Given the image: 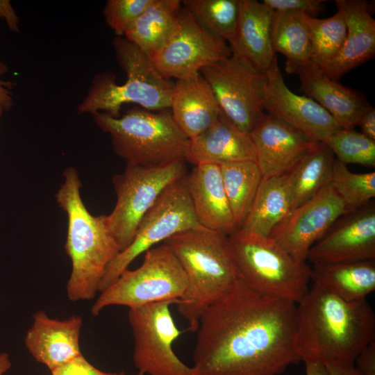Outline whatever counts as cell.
Listing matches in <instances>:
<instances>
[{"instance_id": "obj_1", "label": "cell", "mask_w": 375, "mask_h": 375, "mask_svg": "<svg viewBox=\"0 0 375 375\" xmlns=\"http://www.w3.org/2000/svg\"><path fill=\"white\" fill-rule=\"evenodd\" d=\"M296 303L259 293L238 277L202 313L193 367L198 375H279L301 361Z\"/></svg>"}, {"instance_id": "obj_2", "label": "cell", "mask_w": 375, "mask_h": 375, "mask_svg": "<svg viewBox=\"0 0 375 375\" xmlns=\"http://www.w3.org/2000/svg\"><path fill=\"white\" fill-rule=\"evenodd\" d=\"M297 306L295 348L304 362L354 365L375 340V315L367 299L347 301L313 283Z\"/></svg>"}, {"instance_id": "obj_3", "label": "cell", "mask_w": 375, "mask_h": 375, "mask_svg": "<svg viewBox=\"0 0 375 375\" xmlns=\"http://www.w3.org/2000/svg\"><path fill=\"white\" fill-rule=\"evenodd\" d=\"M55 197L67 216L65 251L72 262L67 283L69 301H89L99 292V286L108 264L119 252L108 225L107 215L94 216L84 205L81 181L76 169L68 167Z\"/></svg>"}, {"instance_id": "obj_4", "label": "cell", "mask_w": 375, "mask_h": 375, "mask_svg": "<svg viewBox=\"0 0 375 375\" xmlns=\"http://www.w3.org/2000/svg\"><path fill=\"white\" fill-rule=\"evenodd\" d=\"M182 267L188 280L184 297L176 304L196 333L205 310L222 297L238 278L228 238L205 228L175 234L163 242Z\"/></svg>"}, {"instance_id": "obj_5", "label": "cell", "mask_w": 375, "mask_h": 375, "mask_svg": "<svg viewBox=\"0 0 375 375\" xmlns=\"http://www.w3.org/2000/svg\"><path fill=\"white\" fill-rule=\"evenodd\" d=\"M112 46L126 81L117 84L115 74L110 72L96 74L78 106V112H106L117 118L122 106L129 103L149 110L169 108L174 82L164 78L151 59L126 38L115 36Z\"/></svg>"}, {"instance_id": "obj_6", "label": "cell", "mask_w": 375, "mask_h": 375, "mask_svg": "<svg viewBox=\"0 0 375 375\" xmlns=\"http://www.w3.org/2000/svg\"><path fill=\"white\" fill-rule=\"evenodd\" d=\"M92 116L96 125L110 135L115 153L126 164L153 167L185 158L189 138L169 108L156 112L134 108L117 118L106 112Z\"/></svg>"}, {"instance_id": "obj_7", "label": "cell", "mask_w": 375, "mask_h": 375, "mask_svg": "<svg viewBox=\"0 0 375 375\" xmlns=\"http://www.w3.org/2000/svg\"><path fill=\"white\" fill-rule=\"evenodd\" d=\"M228 242L238 273L252 290L297 304L309 290L312 271L272 239L240 230Z\"/></svg>"}, {"instance_id": "obj_8", "label": "cell", "mask_w": 375, "mask_h": 375, "mask_svg": "<svg viewBox=\"0 0 375 375\" xmlns=\"http://www.w3.org/2000/svg\"><path fill=\"white\" fill-rule=\"evenodd\" d=\"M188 288L186 275L169 247L165 243L145 252L141 265L126 269L111 285L100 292L91 308L97 316L110 306L129 309L161 301L176 305L184 297Z\"/></svg>"}, {"instance_id": "obj_9", "label": "cell", "mask_w": 375, "mask_h": 375, "mask_svg": "<svg viewBox=\"0 0 375 375\" xmlns=\"http://www.w3.org/2000/svg\"><path fill=\"white\" fill-rule=\"evenodd\" d=\"M185 173V160L178 159L153 167L126 164L123 173L113 176L117 201L107 220L119 251L131 243L141 220L162 192Z\"/></svg>"}, {"instance_id": "obj_10", "label": "cell", "mask_w": 375, "mask_h": 375, "mask_svg": "<svg viewBox=\"0 0 375 375\" xmlns=\"http://www.w3.org/2000/svg\"><path fill=\"white\" fill-rule=\"evenodd\" d=\"M203 228L196 218L186 187V176L169 185L141 220L131 243L107 266L99 286L101 292L140 254L178 233Z\"/></svg>"}, {"instance_id": "obj_11", "label": "cell", "mask_w": 375, "mask_h": 375, "mask_svg": "<svg viewBox=\"0 0 375 375\" xmlns=\"http://www.w3.org/2000/svg\"><path fill=\"white\" fill-rule=\"evenodd\" d=\"M167 301L129 309L133 338V362L144 375H198L175 353L173 344L183 333L176 325Z\"/></svg>"}, {"instance_id": "obj_12", "label": "cell", "mask_w": 375, "mask_h": 375, "mask_svg": "<svg viewBox=\"0 0 375 375\" xmlns=\"http://www.w3.org/2000/svg\"><path fill=\"white\" fill-rule=\"evenodd\" d=\"M222 114L240 131L250 134L264 115L265 75L245 60L231 55L203 68Z\"/></svg>"}, {"instance_id": "obj_13", "label": "cell", "mask_w": 375, "mask_h": 375, "mask_svg": "<svg viewBox=\"0 0 375 375\" xmlns=\"http://www.w3.org/2000/svg\"><path fill=\"white\" fill-rule=\"evenodd\" d=\"M231 56L227 42L206 29L183 7L174 33L151 60L164 78L180 80Z\"/></svg>"}, {"instance_id": "obj_14", "label": "cell", "mask_w": 375, "mask_h": 375, "mask_svg": "<svg viewBox=\"0 0 375 375\" xmlns=\"http://www.w3.org/2000/svg\"><path fill=\"white\" fill-rule=\"evenodd\" d=\"M345 213L344 203L330 183L291 211L269 238L296 260L306 262L311 247Z\"/></svg>"}, {"instance_id": "obj_15", "label": "cell", "mask_w": 375, "mask_h": 375, "mask_svg": "<svg viewBox=\"0 0 375 375\" xmlns=\"http://www.w3.org/2000/svg\"><path fill=\"white\" fill-rule=\"evenodd\" d=\"M264 110L311 140L324 142L341 128L333 117L312 99L298 95L286 85L277 57L265 72Z\"/></svg>"}, {"instance_id": "obj_16", "label": "cell", "mask_w": 375, "mask_h": 375, "mask_svg": "<svg viewBox=\"0 0 375 375\" xmlns=\"http://www.w3.org/2000/svg\"><path fill=\"white\" fill-rule=\"evenodd\" d=\"M375 259V203L346 212L310 249L312 264Z\"/></svg>"}, {"instance_id": "obj_17", "label": "cell", "mask_w": 375, "mask_h": 375, "mask_svg": "<svg viewBox=\"0 0 375 375\" xmlns=\"http://www.w3.org/2000/svg\"><path fill=\"white\" fill-rule=\"evenodd\" d=\"M250 135L262 178L286 174L318 142L268 114Z\"/></svg>"}, {"instance_id": "obj_18", "label": "cell", "mask_w": 375, "mask_h": 375, "mask_svg": "<svg viewBox=\"0 0 375 375\" xmlns=\"http://www.w3.org/2000/svg\"><path fill=\"white\" fill-rule=\"evenodd\" d=\"M82 326L81 316L60 320L38 310L33 314V324L26 333L25 347L37 362L52 371L82 354Z\"/></svg>"}, {"instance_id": "obj_19", "label": "cell", "mask_w": 375, "mask_h": 375, "mask_svg": "<svg viewBox=\"0 0 375 375\" xmlns=\"http://www.w3.org/2000/svg\"><path fill=\"white\" fill-rule=\"evenodd\" d=\"M347 25V36L336 56L321 71L338 81L345 74L372 59L375 54V20L364 0H336Z\"/></svg>"}, {"instance_id": "obj_20", "label": "cell", "mask_w": 375, "mask_h": 375, "mask_svg": "<svg viewBox=\"0 0 375 375\" xmlns=\"http://www.w3.org/2000/svg\"><path fill=\"white\" fill-rule=\"evenodd\" d=\"M186 187L200 226L227 237L237 231L219 165L194 166L186 176Z\"/></svg>"}, {"instance_id": "obj_21", "label": "cell", "mask_w": 375, "mask_h": 375, "mask_svg": "<svg viewBox=\"0 0 375 375\" xmlns=\"http://www.w3.org/2000/svg\"><path fill=\"white\" fill-rule=\"evenodd\" d=\"M185 160L194 166L256 162V152L251 135L238 129L221 112L208 128L189 139Z\"/></svg>"}, {"instance_id": "obj_22", "label": "cell", "mask_w": 375, "mask_h": 375, "mask_svg": "<svg viewBox=\"0 0 375 375\" xmlns=\"http://www.w3.org/2000/svg\"><path fill=\"white\" fill-rule=\"evenodd\" d=\"M274 10L262 2L240 0V15L233 40L229 44L231 55L247 61L265 73L276 57L271 42Z\"/></svg>"}, {"instance_id": "obj_23", "label": "cell", "mask_w": 375, "mask_h": 375, "mask_svg": "<svg viewBox=\"0 0 375 375\" xmlns=\"http://www.w3.org/2000/svg\"><path fill=\"white\" fill-rule=\"evenodd\" d=\"M169 110L189 139L208 128L222 112L210 86L200 73L174 82Z\"/></svg>"}, {"instance_id": "obj_24", "label": "cell", "mask_w": 375, "mask_h": 375, "mask_svg": "<svg viewBox=\"0 0 375 375\" xmlns=\"http://www.w3.org/2000/svg\"><path fill=\"white\" fill-rule=\"evenodd\" d=\"M298 75L304 96L321 106L342 128L353 129L359 117L370 105L360 92L328 78L312 65Z\"/></svg>"}, {"instance_id": "obj_25", "label": "cell", "mask_w": 375, "mask_h": 375, "mask_svg": "<svg viewBox=\"0 0 375 375\" xmlns=\"http://www.w3.org/2000/svg\"><path fill=\"white\" fill-rule=\"evenodd\" d=\"M311 271L314 283L347 301L366 299L375 290V259L312 264Z\"/></svg>"}, {"instance_id": "obj_26", "label": "cell", "mask_w": 375, "mask_h": 375, "mask_svg": "<svg viewBox=\"0 0 375 375\" xmlns=\"http://www.w3.org/2000/svg\"><path fill=\"white\" fill-rule=\"evenodd\" d=\"M333 156L324 142H318L285 174L290 200L289 213L331 183Z\"/></svg>"}, {"instance_id": "obj_27", "label": "cell", "mask_w": 375, "mask_h": 375, "mask_svg": "<svg viewBox=\"0 0 375 375\" xmlns=\"http://www.w3.org/2000/svg\"><path fill=\"white\" fill-rule=\"evenodd\" d=\"M181 5L179 0H153L125 33V38L152 60L174 33Z\"/></svg>"}, {"instance_id": "obj_28", "label": "cell", "mask_w": 375, "mask_h": 375, "mask_svg": "<svg viewBox=\"0 0 375 375\" xmlns=\"http://www.w3.org/2000/svg\"><path fill=\"white\" fill-rule=\"evenodd\" d=\"M306 15L297 12H274L271 42L275 53L285 56V72L297 74L311 65V48Z\"/></svg>"}, {"instance_id": "obj_29", "label": "cell", "mask_w": 375, "mask_h": 375, "mask_svg": "<svg viewBox=\"0 0 375 375\" xmlns=\"http://www.w3.org/2000/svg\"><path fill=\"white\" fill-rule=\"evenodd\" d=\"M290 209L285 175L262 178L251 210L239 230L269 238Z\"/></svg>"}, {"instance_id": "obj_30", "label": "cell", "mask_w": 375, "mask_h": 375, "mask_svg": "<svg viewBox=\"0 0 375 375\" xmlns=\"http://www.w3.org/2000/svg\"><path fill=\"white\" fill-rule=\"evenodd\" d=\"M224 188L239 230L249 214L262 176L256 161L219 165Z\"/></svg>"}, {"instance_id": "obj_31", "label": "cell", "mask_w": 375, "mask_h": 375, "mask_svg": "<svg viewBox=\"0 0 375 375\" xmlns=\"http://www.w3.org/2000/svg\"><path fill=\"white\" fill-rule=\"evenodd\" d=\"M311 48V65L323 69L338 53L347 36V25L342 12L326 19L307 16Z\"/></svg>"}, {"instance_id": "obj_32", "label": "cell", "mask_w": 375, "mask_h": 375, "mask_svg": "<svg viewBox=\"0 0 375 375\" xmlns=\"http://www.w3.org/2000/svg\"><path fill=\"white\" fill-rule=\"evenodd\" d=\"M181 3L208 31L231 44L240 15V0H183Z\"/></svg>"}, {"instance_id": "obj_33", "label": "cell", "mask_w": 375, "mask_h": 375, "mask_svg": "<svg viewBox=\"0 0 375 375\" xmlns=\"http://www.w3.org/2000/svg\"><path fill=\"white\" fill-rule=\"evenodd\" d=\"M331 185L342 199L346 212L356 210L375 197V172L354 173L335 159Z\"/></svg>"}, {"instance_id": "obj_34", "label": "cell", "mask_w": 375, "mask_h": 375, "mask_svg": "<svg viewBox=\"0 0 375 375\" xmlns=\"http://www.w3.org/2000/svg\"><path fill=\"white\" fill-rule=\"evenodd\" d=\"M323 142L337 156V160L347 164L375 167V141L354 129L340 128Z\"/></svg>"}, {"instance_id": "obj_35", "label": "cell", "mask_w": 375, "mask_h": 375, "mask_svg": "<svg viewBox=\"0 0 375 375\" xmlns=\"http://www.w3.org/2000/svg\"><path fill=\"white\" fill-rule=\"evenodd\" d=\"M153 0H108L103 16L116 36L123 37Z\"/></svg>"}, {"instance_id": "obj_36", "label": "cell", "mask_w": 375, "mask_h": 375, "mask_svg": "<svg viewBox=\"0 0 375 375\" xmlns=\"http://www.w3.org/2000/svg\"><path fill=\"white\" fill-rule=\"evenodd\" d=\"M323 0H264L262 3L274 12H297L317 17L323 10Z\"/></svg>"}, {"instance_id": "obj_37", "label": "cell", "mask_w": 375, "mask_h": 375, "mask_svg": "<svg viewBox=\"0 0 375 375\" xmlns=\"http://www.w3.org/2000/svg\"><path fill=\"white\" fill-rule=\"evenodd\" d=\"M51 375H125L124 372H107L92 365L83 356L74 358L51 371Z\"/></svg>"}, {"instance_id": "obj_38", "label": "cell", "mask_w": 375, "mask_h": 375, "mask_svg": "<svg viewBox=\"0 0 375 375\" xmlns=\"http://www.w3.org/2000/svg\"><path fill=\"white\" fill-rule=\"evenodd\" d=\"M354 367L360 375H375V340L358 353Z\"/></svg>"}, {"instance_id": "obj_39", "label": "cell", "mask_w": 375, "mask_h": 375, "mask_svg": "<svg viewBox=\"0 0 375 375\" xmlns=\"http://www.w3.org/2000/svg\"><path fill=\"white\" fill-rule=\"evenodd\" d=\"M356 126L361 133L375 141V108L369 105L359 117Z\"/></svg>"}, {"instance_id": "obj_40", "label": "cell", "mask_w": 375, "mask_h": 375, "mask_svg": "<svg viewBox=\"0 0 375 375\" xmlns=\"http://www.w3.org/2000/svg\"><path fill=\"white\" fill-rule=\"evenodd\" d=\"M8 70V66L0 60V75L6 74ZM13 87L14 83L12 81L0 79V105L4 110H10L14 104L11 92Z\"/></svg>"}, {"instance_id": "obj_41", "label": "cell", "mask_w": 375, "mask_h": 375, "mask_svg": "<svg viewBox=\"0 0 375 375\" xmlns=\"http://www.w3.org/2000/svg\"><path fill=\"white\" fill-rule=\"evenodd\" d=\"M0 18L5 19L10 31L19 32V17L12 7L10 1L0 0Z\"/></svg>"}, {"instance_id": "obj_42", "label": "cell", "mask_w": 375, "mask_h": 375, "mask_svg": "<svg viewBox=\"0 0 375 375\" xmlns=\"http://www.w3.org/2000/svg\"><path fill=\"white\" fill-rule=\"evenodd\" d=\"M330 375H360L354 365H325Z\"/></svg>"}, {"instance_id": "obj_43", "label": "cell", "mask_w": 375, "mask_h": 375, "mask_svg": "<svg viewBox=\"0 0 375 375\" xmlns=\"http://www.w3.org/2000/svg\"><path fill=\"white\" fill-rule=\"evenodd\" d=\"M306 375H330L325 365L316 362H306Z\"/></svg>"}, {"instance_id": "obj_44", "label": "cell", "mask_w": 375, "mask_h": 375, "mask_svg": "<svg viewBox=\"0 0 375 375\" xmlns=\"http://www.w3.org/2000/svg\"><path fill=\"white\" fill-rule=\"evenodd\" d=\"M12 367L10 356L8 353H0V375H3Z\"/></svg>"}, {"instance_id": "obj_45", "label": "cell", "mask_w": 375, "mask_h": 375, "mask_svg": "<svg viewBox=\"0 0 375 375\" xmlns=\"http://www.w3.org/2000/svg\"><path fill=\"white\" fill-rule=\"evenodd\" d=\"M3 111H4V109H3V107L0 105V118H1V116H2Z\"/></svg>"}, {"instance_id": "obj_46", "label": "cell", "mask_w": 375, "mask_h": 375, "mask_svg": "<svg viewBox=\"0 0 375 375\" xmlns=\"http://www.w3.org/2000/svg\"><path fill=\"white\" fill-rule=\"evenodd\" d=\"M133 375H144V374H142V373H140V372H137L136 374H135Z\"/></svg>"}]
</instances>
